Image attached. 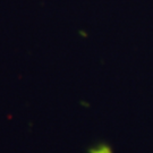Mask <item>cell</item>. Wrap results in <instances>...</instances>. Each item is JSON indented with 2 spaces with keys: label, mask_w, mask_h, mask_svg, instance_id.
<instances>
[{
  "label": "cell",
  "mask_w": 153,
  "mask_h": 153,
  "mask_svg": "<svg viewBox=\"0 0 153 153\" xmlns=\"http://www.w3.org/2000/svg\"><path fill=\"white\" fill-rule=\"evenodd\" d=\"M90 153H112L111 149L107 145H103V144H100V145H97L95 148L90 149Z\"/></svg>",
  "instance_id": "1"
}]
</instances>
